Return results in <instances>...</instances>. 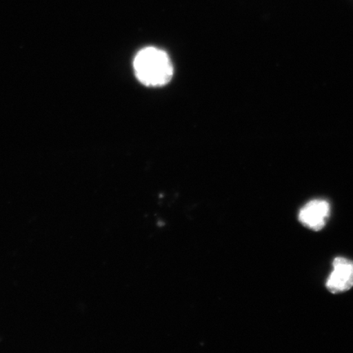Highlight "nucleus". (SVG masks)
I'll return each instance as SVG.
<instances>
[{
	"label": "nucleus",
	"instance_id": "obj_3",
	"mask_svg": "<svg viewBox=\"0 0 353 353\" xmlns=\"http://www.w3.org/2000/svg\"><path fill=\"white\" fill-rule=\"evenodd\" d=\"M330 207L324 200H313L307 203L299 212V219L303 226L312 231H321L329 219Z\"/></svg>",
	"mask_w": 353,
	"mask_h": 353
},
{
	"label": "nucleus",
	"instance_id": "obj_2",
	"mask_svg": "<svg viewBox=\"0 0 353 353\" xmlns=\"http://www.w3.org/2000/svg\"><path fill=\"white\" fill-rule=\"evenodd\" d=\"M353 286V262L343 257L334 260L333 271L330 273L326 287L331 293L346 292Z\"/></svg>",
	"mask_w": 353,
	"mask_h": 353
},
{
	"label": "nucleus",
	"instance_id": "obj_1",
	"mask_svg": "<svg viewBox=\"0 0 353 353\" xmlns=\"http://www.w3.org/2000/svg\"><path fill=\"white\" fill-rule=\"evenodd\" d=\"M134 66L137 78L145 85H165L173 77V65L169 56L157 48L141 50L135 57Z\"/></svg>",
	"mask_w": 353,
	"mask_h": 353
}]
</instances>
